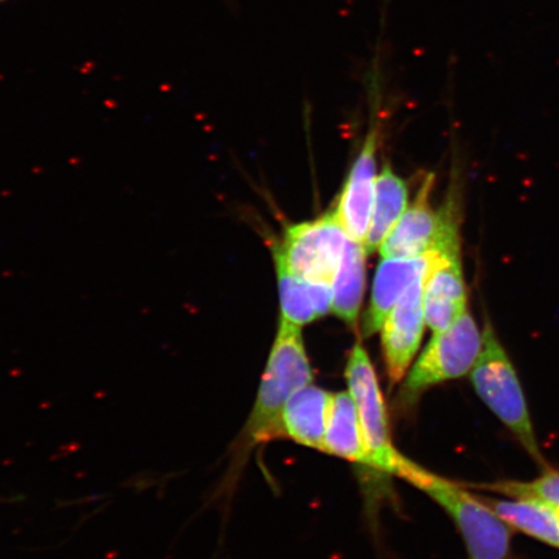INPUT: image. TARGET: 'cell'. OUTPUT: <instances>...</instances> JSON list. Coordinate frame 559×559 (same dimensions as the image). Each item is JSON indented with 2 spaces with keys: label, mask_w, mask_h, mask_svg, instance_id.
<instances>
[{
  "label": "cell",
  "mask_w": 559,
  "mask_h": 559,
  "mask_svg": "<svg viewBox=\"0 0 559 559\" xmlns=\"http://www.w3.org/2000/svg\"><path fill=\"white\" fill-rule=\"evenodd\" d=\"M395 475L445 510L463 535L469 559H513L512 528L484 499L467 492L456 481L424 469L402 453Z\"/></svg>",
  "instance_id": "cell-1"
},
{
  "label": "cell",
  "mask_w": 559,
  "mask_h": 559,
  "mask_svg": "<svg viewBox=\"0 0 559 559\" xmlns=\"http://www.w3.org/2000/svg\"><path fill=\"white\" fill-rule=\"evenodd\" d=\"M300 330L302 328L280 320L254 407L242 431L243 449L274 440L277 419L284 405L298 389L313 381L311 362Z\"/></svg>",
  "instance_id": "cell-2"
},
{
  "label": "cell",
  "mask_w": 559,
  "mask_h": 559,
  "mask_svg": "<svg viewBox=\"0 0 559 559\" xmlns=\"http://www.w3.org/2000/svg\"><path fill=\"white\" fill-rule=\"evenodd\" d=\"M471 380L475 393L492 414L519 439L531 457L543 464L519 373L488 319L481 328V349L472 369Z\"/></svg>",
  "instance_id": "cell-3"
},
{
  "label": "cell",
  "mask_w": 559,
  "mask_h": 559,
  "mask_svg": "<svg viewBox=\"0 0 559 559\" xmlns=\"http://www.w3.org/2000/svg\"><path fill=\"white\" fill-rule=\"evenodd\" d=\"M481 349V330L466 311L444 331L436 332L402 383L397 404L414 407L425 391L471 374Z\"/></svg>",
  "instance_id": "cell-4"
},
{
  "label": "cell",
  "mask_w": 559,
  "mask_h": 559,
  "mask_svg": "<svg viewBox=\"0 0 559 559\" xmlns=\"http://www.w3.org/2000/svg\"><path fill=\"white\" fill-rule=\"evenodd\" d=\"M432 186L435 175H428L415 201L382 242L380 251L383 258L412 260L430 251H461L460 206L456 195H452L447 205L437 212L430 204Z\"/></svg>",
  "instance_id": "cell-5"
},
{
  "label": "cell",
  "mask_w": 559,
  "mask_h": 559,
  "mask_svg": "<svg viewBox=\"0 0 559 559\" xmlns=\"http://www.w3.org/2000/svg\"><path fill=\"white\" fill-rule=\"evenodd\" d=\"M348 239L337 214L331 212L317 221L288 227L283 242L274 245L272 253L293 275L332 286Z\"/></svg>",
  "instance_id": "cell-6"
},
{
  "label": "cell",
  "mask_w": 559,
  "mask_h": 559,
  "mask_svg": "<svg viewBox=\"0 0 559 559\" xmlns=\"http://www.w3.org/2000/svg\"><path fill=\"white\" fill-rule=\"evenodd\" d=\"M345 377L348 393L358 411L362 437L369 456V467L395 475L401 452L391 439L389 414L379 377L365 346L356 342L349 353Z\"/></svg>",
  "instance_id": "cell-7"
},
{
  "label": "cell",
  "mask_w": 559,
  "mask_h": 559,
  "mask_svg": "<svg viewBox=\"0 0 559 559\" xmlns=\"http://www.w3.org/2000/svg\"><path fill=\"white\" fill-rule=\"evenodd\" d=\"M426 275L428 274L409 286L384 319L381 328L382 353L391 386L405 379L421 346L426 324L424 311Z\"/></svg>",
  "instance_id": "cell-8"
},
{
  "label": "cell",
  "mask_w": 559,
  "mask_h": 559,
  "mask_svg": "<svg viewBox=\"0 0 559 559\" xmlns=\"http://www.w3.org/2000/svg\"><path fill=\"white\" fill-rule=\"evenodd\" d=\"M379 132L370 130L365 146L348 174L337 209L334 210L349 239L365 245L376 193V157Z\"/></svg>",
  "instance_id": "cell-9"
},
{
  "label": "cell",
  "mask_w": 559,
  "mask_h": 559,
  "mask_svg": "<svg viewBox=\"0 0 559 559\" xmlns=\"http://www.w3.org/2000/svg\"><path fill=\"white\" fill-rule=\"evenodd\" d=\"M461 251L440 255L426 275L424 286V311L426 324L432 332L451 326L467 309Z\"/></svg>",
  "instance_id": "cell-10"
},
{
  "label": "cell",
  "mask_w": 559,
  "mask_h": 559,
  "mask_svg": "<svg viewBox=\"0 0 559 559\" xmlns=\"http://www.w3.org/2000/svg\"><path fill=\"white\" fill-rule=\"evenodd\" d=\"M442 251H430V253L412 260H396V258H383L377 267L372 297L368 310L362 317V334L366 337L379 331L384 319L393 307L401 299L409 286L425 274H428Z\"/></svg>",
  "instance_id": "cell-11"
},
{
  "label": "cell",
  "mask_w": 559,
  "mask_h": 559,
  "mask_svg": "<svg viewBox=\"0 0 559 559\" xmlns=\"http://www.w3.org/2000/svg\"><path fill=\"white\" fill-rule=\"evenodd\" d=\"M332 396L330 391L312 383L298 389L280 414L274 439L288 438L300 445L323 451Z\"/></svg>",
  "instance_id": "cell-12"
},
{
  "label": "cell",
  "mask_w": 559,
  "mask_h": 559,
  "mask_svg": "<svg viewBox=\"0 0 559 559\" xmlns=\"http://www.w3.org/2000/svg\"><path fill=\"white\" fill-rule=\"evenodd\" d=\"M275 265L282 310L280 320L302 328L332 311L331 285L306 282L293 275L278 260H275Z\"/></svg>",
  "instance_id": "cell-13"
},
{
  "label": "cell",
  "mask_w": 559,
  "mask_h": 559,
  "mask_svg": "<svg viewBox=\"0 0 559 559\" xmlns=\"http://www.w3.org/2000/svg\"><path fill=\"white\" fill-rule=\"evenodd\" d=\"M323 452L369 467L358 411L349 393L333 394Z\"/></svg>",
  "instance_id": "cell-14"
},
{
  "label": "cell",
  "mask_w": 559,
  "mask_h": 559,
  "mask_svg": "<svg viewBox=\"0 0 559 559\" xmlns=\"http://www.w3.org/2000/svg\"><path fill=\"white\" fill-rule=\"evenodd\" d=\"M481 499L510 528L520 531L550 547L559 548V510L556 508L530 498Z\"/></svg>",
  "instance_id": "cell-15"
},
{
  "label": "cell",
  "mask_w": 559,
  "mask_h": 559,
  "mask_svg": "<svg viewBox=\"0 0 559 559\" xmlns=\"http://www.w3.org/2000/svg\"><path fill=\"white\" fill-rule=\"evenodd\" d=\"M365 245L348 239L332 284V311L349 326L358 328L366 286Z\"/></svg>",
  "instance_id": "cell-16"
},
{
  "label": "cell",
  "mask_w": 559,
  "mask_h": 559,
  "mask_svg": "<svg viewBox=\"0 0 559 559\" xmlns=\"http://www.w3.org/2000/svg\"><path fill=\"white\" fill-rule=\"evenodd\" d=\"M408 207V187L404 180L384 167L376 179V193L365 248L367 254L380 249L384 239Z\"/></svg>",
  "instance_id": "cell-17"
},
{
  "label": "cell",
  "mask_w": 559,
  "mask_h": 559,
  "mask_svg": "<svg viewBox=\"0 0 559 559\" xmlns=\"http://www.w3.org/2000/svg\"><path fill=\"white\" fill-rule=\"evenodd\" d=\"M478 488L509 496V498L540 500L559 510V472L549 469V467L534 480H501Z\"/></svg>",
  "instance_id": "cell-18"
},
{
  "label": "cell",
  "mask_w": 559,
  "mask_h": 559,
  "mask_svg": "<svg viewBox=\"0 0 559 559\" xmlns=\"http://www.w3.org/2000/svg\"><path fill=\"white\" fill-rule=\"evenodd\" d=\"M4 2H7V0H0V4H2V3H4Z\"/></svg>",
  "instance_id": "cell-19"
}]
</instances>
